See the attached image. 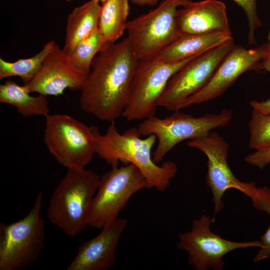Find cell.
Segmentation results:
<instances>
[{"instance_id": "6da1fadb", "label": "cell", "mask_w": 270, "mask_h": 270, "mask_svg": "<svg viewBox=\"0 0 270 270\" xmlns=\"http://www.w3.org/2000/svg\"><path fill=\"white\" fill-rule=\"evenodd\" d=\"M138 62L128 37L106 42L94 57L80 90L82 110L108 122L122 116Z\"/></svg>"}, {"instance_id": "7a4b0ae2", "label": "cell", "mask_w": 270, "mask_h": 270, "mask_svg": "<svg viewBox=\"0 0 270 270\" xmlns=\"http://www.w3.org/2000/svg\"><path fill=\"white\" fill-rule=\"evenodd\" d=\"M96 138V154L112 167L118 166V162L132 164L147 178L150 188L163 192L176 176L178 166L172 160L160 166L152 159V148L156 136L150 134L141 138L138 128L132 127L123 134L118 131L114 121L110 122L106 132L102 134L98 127L92 126Z\"/></svg>"}, {"instance_id": "3957f363", "label": "cell", "mask_w": 270, "mask_h": 270, "mask_svg": "<svg viewBox=\"0 0 270 270\" xmlns=\"http://www.w3.org/2000/svg\"><path fill=\"white\" fill-rule=\"evenodd\" d=\"M100 178L85 168H68L54 191L48 208V218L68 236H76L88 226Z\"/></svg>"}, {"instance_id": "277c9868", "label": "cell", "mask_w": 270, "mask_h": 270, "mask_svg": "<svg viewBox=\"0 0 270 270\" xmlns=\"http://www.w3.org/2000/svg\"><path fill=\"white\" fill-rule=\"evenodd\" d=\"M233 112L226 108L218 114H207L196 117L178 111L170 116L160 118L154 116L140 122L138 127L141 136L154 134L158 145L152 159L158 164L176 144L186 140H194L226 126L232 120Z\"/></svg>"}, {"instance_id": "5b68a950", "label": "cell", "mask_w": 270, "mask_h": 270, "mask_svg": "<svg viewBox=\"0 0 270 270\" xmlns=\"http://www.w3.org/2000/svg\"><path fill=\"white\" fill-rule=\"evenodd\" d=\"M42 202V194L40 192L23 218L11 224H0V270L27 268L38 258L45 246Z\"/></svg>"}, {"instance_id": "8992f818", "label": "cell", "mask_w": 270, "mask_h": 270, "mask_svg": "<svg viewBox=\"0 0 270 270\" xmlns=\"http://www.w3.org/2000/svg\"><path fill=\"white\" fill-rule=\"evenodd\" d=\"M45 118L44 141L49 152L67 169L85 168L96 154L92 126L66 114H49Z\"/></svg>"}, {"instance_id": "52a82bcc", "label": "cell", "mask_w": 270, "mask_h": 270, "mask_svg": "<svg viewBox=\"0 0 270 270\" xmlns=\"http://www.w3.org/2000/svg\"><path fill=\"white\" fill-rule=\"evenodd\" d=\"M144 188H151L150 184L134 164L112 167L100 178L92 204L88 226L102 230L118 218L133 194Z\"/></svg>"}, {"instance_id": "ba28073f", "label": "cell", "mask_w": 270, "mask_h": 270, "mask_svg": "<svg viewBox=\"0 0 270 270\" xmlns=\"http://www.w3.org/2000/svg\"><path fill=\"white\" fill-rule=\"evenodd\" d=\"M191 2L162 0L154 10L128 21V38L138 60L156 56L182 35L176 12Z\"/></svg>"}, {"instance_id": "9c48e42d", "label": "cell", "mask_w": 270, "mask_h": 270, "mask_svg": "<svg viewBox=\"0 0 270 270\" xmlns=\"http://www.w3.org/2000/svg\"><path fill=\"white\" fill-rule=\"evenodd\" d=\"M199 55L172 63L159 62L154 56L138 60L122 116L130 121L144 120L155 116L156 102L170 78Z\"/></svg>"}, {"instance_id": "30bf717a", "label": "cell", "mask_w": 270, "mask_h": 270, "mask_svg": "<svg viewBox=\"0 0 270 270\" xmlns=\"http://www.w3.org/2000/svg\"><path fill=\"white\" fill-rule=\"evenodd\" d=\"M214 220L202 214L192 222L190 230L178 236V249L188 254V263L196 270L223 269L224 256L230 252L240 248L259 247V240L234 242L222 238L210 230V226Z\"/></svg>"}, {"instance_id": "8fae6325", "label": "cell", "mask_w": 270, "mask_h": 270, "mask_svg": "<svg viewBox=\"0 0 270 270\" xmlns=\"http://www.w3.org/2000/svg\"><path fill=\"white\" fill-rule=\"evenodd\" d=\"M234 45L232 38L186 64L170 78L156 106L174 112L181 110L185 100L209 82Z\"/></svg>"}, {"instance_id": "7c38bea8", "label": "cell", "mask_w": 270, "mask_h": 270, "mask_svg": "<svg viewBox=\"0 0 270 270\" xmlns=\"http://www.w3.org/2000/svg\"><path fill=\"white\" fill-rule=\"evenodd\" d=\"M187 145L200 150L207 158L206 180L212 196L214 220L216 214L224 207L222 198L227 190L236 189L250 197L256 184L242 182L234 175L228 162V144L222 136L212 131L190 140Z\"/></svg>"}, {"instance_id": "4fadbf2b", "label": "cell", "mask_w": 270, "mask_h": 270, "mask_svg": "<svg viewBox=\"0 0 270 270\" xmlns=\"http://www.w3.org/2000/svg\"><path fill=\"white\" fill-rule=\"evenodd\" d=\"M269 47V43L249 49L234 45L220 63L209 82L198 92L188 98L181 109L216 98L244 72L262 70L261 61Z\"/></svg>"}, {"instance_id": "5bb4252c", "label": "cell", "mask_w": 270, "mask_h": 270, "mask_svg": "<svg viewBox=\"0 0 270 270\" xmlns=\"http://www.w3.org/2000/svg\"><path fill=\"white\" fill-rule=\"evenodd\" d=\"M88 75L76 68L69 55L56 44L34 78L24 85L30 93L58 96L66 89L80 90Z\"/></svg>"}, {"instance_id": "9a60e30c", "label": "cell", "mask_w": 270, "mask_h": 270, "mask_svg": "<svg viewBox=\"0 0 270 270\" xmlns=\"http://www.w3.org/2000/svg\"><path fill=\"white\" fill-rule=\"evenodd\" d=\"M118 218L94 238L82 243L67 270H106L114 264L121 236L128 226Z\"/></svg>"}, {"instance_id": "2e32d148", "label": "cell", "mask_w": 270, "mask_h": 270, "mask_svg": "<svg viewBox=\"0 0 270 270\" xmlns=\"http://www.w3.org/2000/svg\"><path fill=\"white\" fill-rule=\"evenodd\" d=\"M176 20L182 35L230 32L226 5L218 0L192 1L178 8Z\"/></svg>"}, {"instance_id": "e0dca14e", "label": "cell", "mask_w": 270, "mask_h": 270, "mask_svg": "<svg viewBox=\"0 0 270 270\" xmlns=\"http://www.w3.org/2000/svg\"><path fill=\"white\" fill-rule=\"evenodd\" d=\"M232 32L206 34H182L154 57L172 63L204 53L232 38Z\"/></svg>"}, {"instance_id": "ac0fdd59", "label": "cell", "mask_w": 270, "mask_h": 270, "mask_svg": "<svg viewBox=\"0 0 270 270\" xmlns=\"http://www.w3.org/2000/svg\"><path fill=\"white\" fill-rule=\"evenodd\" d=\"M90 0L68 14L63 50L70 54L76 46L98 28L101 5Z\"/></svg>"}, {"instance_id": "d6986e66", "label": "cell", "mask_w": 270, "mask_h": 270, "mask_svg": "<svg viewBox=\"0 0 270 270\" xmlns=\"http://www.w3.org/2000/svg\"><path fill=\"white\" fill-rule=\"evenodd\" d=\"M23 84L20 86L12 80L0 85V102L15 106L17 112L24 117L49 114L47 96L38 94L32 96Z\"/></svg>"}, {"instance_id": "ffe728a7", "label": "cell", "mask_w": 270, "mask_h": 270, "mask_svg": "<svg viewBox=\"0 0 270 270\" xmlns=\"http://www.w3.org/2000/svg\"><path fill=\"white\" fill-rule=\"evenodd\" d=\"M128 0H106L102 4L98 29L106 42L114 43L126 30Z\"/></svg>"}, {"instance_id": "44dd1931", "label": "cell", "mask_w": 270, "mask_h": 270, "mask_svg": "<svg viewBox=\"0 0 270 270\" xmlns=\"http://www.w3.org/2000/svg\"><path fill=\"white\" fill-rule=\"evenodd\" d=\"M56 44L54 40L46 43L42 50L32 57L9 62L0 58V80L19 76L24 84L30 82L40 68L42 64Z\"/></svg>"}, {"instance_id": "7402d4cb", "label": "cell", "mask_w": 270, "mask_h": 270, "mask_svg": "<svg viewBox=\"0 0 270 270\" xmlns=\"http://www.w3.org/2000/svg\"><path fill=\"white\" fill-rule=\"evenodd\" d=\"M106 43L98 28L80 41L68 54L74 66L88 74L96 54Z\"/></svg>"}, {"instance_id": "603a6c76", "label": "cell", "mask_w": 270, "mask_h": 270, "mask_svg": "<svg viewBox=\"0 0 270 270\" xmlns=\"http://www.w3.org/2000/svg\"><path fill=\"white\" fill-rule=\"evenodd\" d=\"M248 128L249 148L256 150L270 147V114L252 110Z\"/></svg>"}, {"instance_id": "cb8c5ba5", "label": "cell", "mask_w": 270, "mask_h": 270, "mask_svg": "<svg viewBox=\"0 0 270 270\" xmlns=\"http://www.w3.org/2000/svg\"><path fill=\"white\" fill-rule=\"evenodd\" d=\"M255 208L267 212L270 216V188L257 187L250 198ZM260 250L254 257L253 262H257L270 256V226L259 240Z\"/></svg>"}, {"instance_id": "d4e9b609", "label": "cell", "mask_w": 270, "mask_h": 270, "mask_svg": "<svg viewBox=\"0 0 270 270\" xmlns=\"http://www.w3.org/2000/svg\"><path fill=\"white\" fill-rule=\"evenodd\" d=\"M244 12L248 26V44H256V32L262 23L257 12L256 0H233Z\"/></svg>"}, {"instance_id": "484cf974", "label": "cell", "mask_w": 270, "mask_h": 270, "mask_svg": "<svg viewBox=\"0 0 270 270\" xmlns=\"http://www.w3.org/2000/svg\"><path fill=\"white\" fill-rule=\"evenodd\" d=\"M244 160L251 166L260 170L264 169L270 164V147L255 150L247 155Z\"/></svg>"}, {"instance_id": "4316f807", "label": "cell", "mask_w": 270, "mask_h": 270, "mask_svg": "<svg viewBox=\"0 0 270 270\" xmlns=\"http://www.w3.org/2000/svg\"><path fill=\"white\" fill-rule=\"evenodd\" d=\"M250 104L252 110L262 114H270V98L262 102L252 100Z\"/></svg>"}, {"instance_id": "83f0119b", "label": "cell", "mask_w": 270, "mask_h": 270, "mask_svg": "<svg viewBox=\"0 0 270 270\" xmlns=\"http://www.w3.org/2000/svg\"><path fill=\"white\" fill-rule=\"evenodd\" d=\"M132 4L140 6H155L157 4L158 0H130Z\"/></svg>"}, {"instance_id": "f1b7e54d", "label": "cell", "mask_w": 270, "mask_h": 270, "mask_svg": "<svg viewBox=\"0 0 270 270\" xmlns=\"http://www.w3.org/2000/svg\"><path fill=\"white\" fill-rule=\"evenodd\" d=\"M269 49L261 61L262 70H264L270 73V43Z\"/></svg>"}, {"instance_id": "f546056e", "label": "cell", "mask_w": 270, "mask_h": 270, "mask_svg": "<svg viewBox=\"0 0 270 270\" xmlns=\"http://www.w3.org/2000/svg\"><path fill=\"white\" fill-rule=\"evenodd\" d=\"M96 0L98 2H101L102 4L106 0Z\"/></svg>"}, {"instance_id": "4dcf8cb0", "label": "cell", "mask_w": 270, "mask_h": 270, "mask_svg": "<svg viewBox=\"0 0 270 270\" xmlns=\"http://www.w3.org/2000/svg\"><path fill=\"white\" fill-rule=\"evenodd\" d=\"M268 38H269V41H270V34H269Z\"/></svg>"}, {"instance_id": "1f68e13d", "label": "cell", "mask_w": 270, "mask_h": 270, "mask_svg": "<svg viewBox=\"0 0 270 270\" xmlns=\"http://www.w3.org/2000/svg\"><path fill=\"white\" fill-rule=\"evenodd\" d=\"M67 2H70L72 0H66Z\"/></svg>"}]
</instances>
